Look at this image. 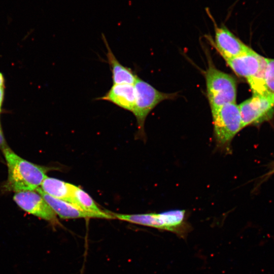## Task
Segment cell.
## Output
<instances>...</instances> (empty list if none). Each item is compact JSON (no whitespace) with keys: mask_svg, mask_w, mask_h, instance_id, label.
<instances>
[{"mask_svg":"<svg viewBox=\"0 0 274 274\" xmlns=\"http://www.w3.org/2000/svg\"><path fill=\"white\" fill-rule=\"evenodd\" d=\"M242 128L270 119L274 112V93L253 94L252 97L238 105Z\"/></svg>","mask_w":274,"mask_h":274,"instance_id":"obj_6","label":"cell"},{"mask_svg":"<svg viewBox=\"0 0 274 274\" xmlns=\"http://www.w3.org/2000/svg\"><path fill=\"white\" fill-rule=\"evenodd\" d=\"M212 114L217 146L228 151L233 138L242 129L238 106L235 102L227 104L212 112Z\"/></svg>","mask_w":274,"mask_h":274,"instance_id":"obj_4","label":"cell"},{"mask_svg":"<svg viewBox=\"0 0 274 274\" xmlns=\"http://www.w3.org/2000/svg\"><path fill=\"white\" fill-rule=\"evenodd\" d=\"M5 87L0 88V111H1L2 106L3 105L4 99V95H5Z\"/></svg>","mask_w":274,"mask_h":274,"instance_id":"obj_17","label":"cell"},{"mask_svg":"<svg viewBox=\"0 0 274 274\" xmlns=\"http://www.w3.org/2000/svg\"><path fill=\"white\" fill-rule=\"evenodd\" d=\"M71 197L70 202L85 211L96 213H102L101 210L92 198L83 189L71 184Z\"/></svg>","mask_w":274,"mask_h":274,"instance_id":"obj_14","label":"cell"},{"mask_svg":"<svg viewBox=\"0 0 274 274\" xmlns=\"http://www.w3.org/2000/svg\"><path fill=\"white\" fill-rule=\"evenodd\" d=\"M205 77L207 96L211 112L227 104L235 103L236 83L231 75L217 69L209 61Z\"/></svg>","mask_w":274,"mask_h":274,"instance_id":"obj_3","label":"cell"},{"mask_svg":"<svg viewBox=\"0 0 274 274\" xmlns=\"http://www.w3.org/2000/svg\"><path fill=\"white\" fill-rule=\"evenodd\" d=\"M206 11L214 23L215 47L226 60L245 54L252 49L237 38L225 25L218 26L209 8Z\"/></svg>","mask_w":274,"mask_h":274,"instance_id":"obj_7","label":"cell"},{"mask_svg":"<svg viewBox=\"0 0 274 274\" xmlns=\"http://www.w3.org/2000/svg\"><path fill=\"white\" fill-rule=\"evenodd\" d=\"M8 169L4 188L16 192L34 191L39 188L52 168L36 164L15 154L9 147L3 151Z\"/></svg>","mask_w":274,"mask_h":274,"instance_id":"obj_1","label":"cell"},{"mask_svg":"<svg viewBox=\"0 0 274 274\" xmlns=\"http://www.w3.org/2000/svg\"><path fill=\"white\" fill-rule=\"evenodd\" d=\"M265 81L269 91L274 93V59L265 58Z\"/></svg>","mask_w":274,"mask_h":274,"instance_id":"obj_15","label":"cell"},{"mask_svg":"<svg viewBox=\"0 0 274 274\" xmlns=\"http://www.w3.org/2000/svg\"><path fill=\"white\" fill-rule=\"evenodd\" d=\"M5 87V79L3 74L0 72V88Z\"/></svg>","mask_w":274,"mask_h":274,"instance_id":"obj_18","label":"cell"},{"mask_svg":"<svg viewBox=\"0 0 274 274\" xmlns=\"http://www.w3.org/2000/svg\"><path fill=\"white\" fill-rule=\"evenodd\" d=\"M71 184L58 179L46 177L41 189L47 194L67 202L70 201Z\"/></svg>","mask_w":274,"mask_h":274,"instance_id":"obj_13","label":"cell"},{"mask_svg":"<svg viewBox=\"0 0 274 274\" xmlns=\"http://www.w3.org/2000/svg\"><path fill=\"white\" fill-rule=\"evenodd\" d=\"M102 39L107 52L106 56L112 74L113 84H129L134 85L138 77L129 67L123 65L112 51L104 35Z\"/></svg>","mask_w":274,"mask_h":274,"instance_id":"obj_12","label":"cell"},{"mask_svg":"<svg viewBox=\"0 0 274 274\" xmlns=\"http://www.w3.org/2000/svg\"><path fill=\"white\" fill-rule=\"evenodd\" d=\"M46 200L55 214L64 219L76 218H100L111 219L114 218L111 213L104 212L96 213L85 211L76 205L59 199L53 197L40 188L36 190Z\"/></svg>","mask_w":274,"mask_h":274,"instance_id":"obj_10","label":"cell"},{"mask_svg":"<svg viewBox=\"0 0 274 274\" xmlns=\"http://www.w3.org/2000/svg\"><path fill=\"white\" fill-rule=\"evenodd\" d=\"M7 148H8V146L7 145V143L0 123V149L3 151Z\"/></svg>","mask_w":274,"mask_h":274,"instance_id":"obj_16","label":"cell"},{"mask_svg":"<svg viewBox=\"0 0 274 274\" xmlns=\"http://www.w3.org/2000/svg\"><path fill=\"white\" fill-rule=\"evenodd\" d=\"M273 174H274V163L272 165L270 170L266 174L265 176H266V177H268L270 176V175H272Z\"/></svg>","mask_w":274,"mask_h":274,"instance_id":"obj_19","label":"cell"},{"mask_svg":"<svg viewBox=\"0 0 274 274\" xmlns=\"http://www.w3.org/2000/svg\"><path fill=\"white\" fill-rule=\"evenodd\" d=\"M136 101L132 113L136 118L139 136H143L144 124L150 112L164 100L174 98L175 93H167L157 90L139 77L134 84Z\"/></svg>","mask_w":274,"mask_h":274,"instance_id":"obj_5","label":"cell"},{"mask_svg":"<svg viewBox=\"0 0 274 274\" xmlns=\"http://www.w3.org/2000/svg\"><path fill=\"white\" fill-rule=\"evenodd\" d=\"M225 61L237 75L246 78L247 81L264 76L265 58L253 50L239 56L226 59Z\"/></svg>","mask_w":274,"mask_h":274,"instance_id":"obj_9","label":"cell"},{"mask_svg":"<svg viewBox=\"0 0 274 274\" xmlns=\"http://www.w3.org/2000/svg\"><path fill=\"white\" fill-rule=\"evenodd\" d=\"M13 199L23 210L52 224L57 223L56 214L36 190L16 192Z\"/></svg>","mask_w":274,"mask_h":274,"instance_id":"obj_8","label":"cell"},{"mask_svg":"<svg viewBox=\"0 0 274 274\" xmlns=\"http://www.w3.org/2000/svg\"><path fill=\"white\" fill-rule=\"evenodd\" d=\"M1 111H0V113H1Z\"/></svg>","mask_w":274,"mask_h":274,"instance_id":"obj_21","label":"cell"},{"mask_svg":"<svg viewBox=\"0 0 274 274\" xmlns=\"http://www.w3.org/2000/svg\"><path fill=\"white\" fill-rule=\"evenodd\" d=\"M238 1H239V0H237V1H236V2L234 3V4L232 5V7H233V6L235 4V3H237V2Z\"/></svg>","mask_w":274,"mask_h":274,"instance_id":"obj_20","label":"cell"},{"mask_svg":"<svg viewBox=\"0 0 274 274\" xmlns=\"http://www.w3.org/2000/svg\"><path fill=\"white\" fill-rule=\"evenodd\" d=\"M97 99L109 101L132 113L136 101L134 86L129 84H113L104 96Z\"/></svg>","mask_w":274,"mask_h":274,"instance_id":"obj_11","label":"cell"},{"mask_svg":"<svg viewBox=\"0 0 274 274\" xmlns=\"http://www.w3.org/2000/svg\"><path fill=\"white\" fill-rule=\"evenodd\" d=\"M114 218L133 224L170 231L182 237L186 236L190 227L185 221L186 212L173 210L159 213L121 214L111 213Z\"/></svg>","mask_w":274,"mask_h":274,"instance_id":"obj_2","label":"cell"}]
</instances>
